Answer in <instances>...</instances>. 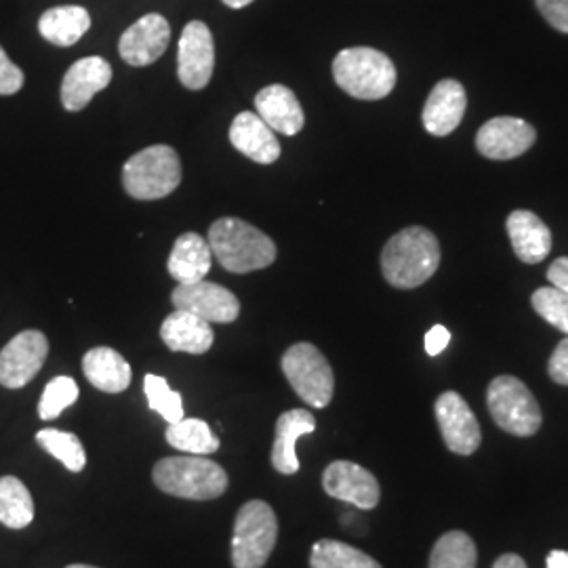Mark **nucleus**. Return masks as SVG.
<instances>
[{
  "mask_svg": "<svg viewBox=\"0 0 568 568\" xmlns=\"http://www.w3.org/2000/svg\"><path fill=\"white\" fill-rule=\"evenodd\" d=\"M440 265L438 239L422 225L394 234L382 253L384 278L396 288H417L427 283Z\"/></svg>",
  "mask_w": 568,
  "mask_h": 568,
  "instance_id": "f257e3e1",
  "label": "nucleus"
},
{
  "mask_svg": "<svg viewBox=\"0 0 568 568\" xmlns=\"http://www.w3.org/2000/svg\"><path fill=\"white\" fill-rule=\"evenodd\" d=\"M209 246L213 257L232 274L264 270L276 260L274 241L255 225L236 217L217 220L209 227Z\"/></svg>",
  "mask_w": 568,
  "mask_h": 568,
  "instance_id": "f03ea898",
  "label": "nucleus"
},
{
  "mask_svg": "<svg viewBox=\"0 0 568 568\" xmlns=\"http://www.w3.org/2000/svg\"><path fill=\"white\" fill-rule=\"evenodd\" d=\"M333 77L347 95L365 102L387 98L396 87V65L371 47H352L333 60Z\"/></svg>",
  "mask_w": 568,
  "mask_h": 568,
  "instance_id": "7ed1b4c3",
  "label": "nucleus"
},
{
  "mask_svg": "<svg viewBox=\"0 0 568 568\" xmlns=\"http://www.w3.org/2000/svg\"><path fill=\"white\" fill-rule=\"evenodd\" d=\"M152 478L166 495L192 501L217 499L227 488L224 467L204 459L203 455L164 457L154 466Z\"/></svg>",
  "mask_w": 568,
  "mask_h": 568,
  "instance_id": "20e7f679",
  "label": "nucleus"
},
{
  "mask_svg": "<svg viewBox=\"0 0 568 568\" xmlns=\"http://www.w3.org/2000/svg\"><path fill=\"white\" fill-rule=\"evenodd\" d=\"M182 183V161L169 145H150L122 166V185L138 201H159Z\"/></svg>",
  "mask_w": 568,
  "mask_h": 568,
  "instance_id": "39448f33",
  "label": "nucleus"
},
{
  "mask_svg": "<svg viewBox=\"0 0 568 568\" xmlns=\"http://www.w3.org/2000/svg\"><path fill=\"white\" fill-rule=\"evenodd\" d=\"M278 539V518L265 501H246L236 514L232 537L234 568H264Z\"/></svg>",
  "mask_w": 568,
  "mask_h": 568,
  "instance_id": "423d86ee",
  "label": "nucleus"
},
{
  "mask_svg": "<svg viewBox=\"0 0 568 568\" xmlns=\"http://www.w3.org/2000/svg\"><path fill=\"white\" fill-rule=\"evenodd\" d=\"M490 417L504 432L514 436H532L541 427V408L520 379L501 375L490 382L487 392Z\"/></svg>",
  "mask_w": 568,
  "mask_h": 568,
  "instance_id": "0eeeda50",
  "label": "nucleus"
},
{
  "mask_svg": "<svg viewBox=\"0 0 568 568\" xmlns=\"http://www.w3.org/2000/svg\"><path fill=\"white\" fill-rule=\"evenodd\" d=\"M283 373L295 394L307 405L325 408L333 400V368L316 345H291L284 352Z\"/></svg>",
  "mask_w": 568,
  "mask_h": 568,
  "instance_id": "6e6552de",
  "label": "nucleus"
},
{
  "mask_svg": "<svg viewBox=\"0 0 568 568\" xmlns=\"http://www.w3.org/2000/svg\"><path fill=\"white\" fill-rule=\"evenodd\" d=\"M171 302L175 310H185L211 325H230L241 314V302L232 291L206 281L178 284L171 293Z\"/></svg>",
  "mask_w": 568,
  "mask_h": 568,
  "instance_id": "1a4fd4ad",
  "label": "nucleus"
},
{
  "mask_svg": "<svg viewBox=\"0 0 568 568\" xmlns=\"http://www.w3.org/2000/svg\"><path fill=\"white\" fill-rule=\"evenodd\" d=\"M49 354V342L41 331H23L0 352V386L20 389L41 371Z\"/></svg>",
  "mask_w": 568,
  "mask_h": 568,
  "instance_id": "9d476101",
  "label": "nucleus"
},
{
  "mask_svg": "<svg viewBox=\"0 0 568 568\" xmlns=\"http://www.w3.org/2000/svg\"><path fill=\"white\" fill-rule=\"evenodd\" d=\"M215 70V42L209 26L203 21H190L183 28L178 49V77L185 89L201 91Z\"/></svg>",
  "mask_w": 568,
  "mask_h": 568,
  "instance_id": "9b49d317",
  "label": "nucleus"
},
{
  "mask_svg": "<svg viewBox=\"0 0 568 568\" xmlns=\"http://www.w3.org/2000/svg\"><path fill=\"white\" fill-rule=\"evenodd\" d=\"M436 419L448 450L457 455H471L483 443V432L471 408L457 392H445L436 400Z\"/></svg>",
  "mask_w": 568,
  "mask_h": 568,
  "instance_id": "f8f14e48",
  "label": "nucleus"
},
{
  "mask_svg": "<svg viewBox=\"0 0 568 568\" xmlns=\"http://www.w3.org/2000/svg\"><path fill=\"white\" fill-rule=\"evenodd\" d=\"M323 488L333 499L352 504L358 509L377 508L382 488L377 478L358 464L333 462L323 474Z\"/></svg>",
  "mask_w": 568,
  "mask_h": 568,
  "instance_id": "ddd939ff",
  "label": "nucleus"
},
{
  "mask_svg": "<svg viewBox=\"0 0 568 568\" xmlns=\"http://www.w3.org/2000/svg\"><path fill=\"white\" fill-rule=\"evenodd\" d=\"M535 140L537 133L527 121L499 116L480 126L476 135V148L490 161H511L528 152Z\"/></svg>",
  "mask_w": 568,
  "mask_h": 568,
  "instance_id": "4468645a",
  "label": "nucleus"
},
{
  "mask_svg": "<svg viewBox=\"0 0 568 568\" xmlns=\"http://www.w3.org/2000/svg\"><path fill=\"white\" fill-rule=\"evenodd\" d=\"M171 41V26L161 13H148L124 30L119 53L129 65L143 68L161 60Z\"/></svg>",
  "mask_w": 568,
  "mask_h": 568,
  "instance_id": "2eb2a0df",
  "label": "nucleus"
},
{
  "mask_svg": "<svg viewBox=\"0 0 568 568\" xmlns=\"http://www.w3.org/2000/svg\"><path fill=\"white\" fill-rule=\"evenodd\" d=\"M112 81V65L103 58H82L70 65L61 82V103L68 112H81Z\"/></svg>",
  "mask_w": 568,
  "mask_h": 568,
  "instance_id": "dca6fc26",
  "label": "nucleus"
},
{
  "mask_svg": "<svg viewBox=\"0 0 568 568\" xmlns=\"http://www.w3.org/2000/svg\"><path fill=\"white\" fill-rule=\"evenodd\" d=\"M466 108V89L462 82L453 79L438 82L424 105V126L427 133L447 138L464 121Z\"/></svg>",
  "mask_w": 568,
  "mask_h": 568,
  "instance_id": "f3484780",
  "label": "nucleus"
},
{
  "mask_svg": "<svg viewBox=\"0 0 568 568\" xmlns=\"http://www.w3.org/2000/svg\"><path fill=\"white\" fill-rule=\"evenodd\" d=\"M230 142L246 159L260 164H272L281 156L276 133L255 112H241L230 126Z\"/></svg>",
  "mask_w": 568,
  "mask_h": 568,
  "instance_id": "a211bd4d",
  "label": "nucleus"
},
{
  "mask_svg": "<svg viewBox=\"0 0 568 568\" xmlns=\"http://www.w3.org/2000/svg\"><path fill=\"white\" fill-rule=\"evenodd\" d=\"M260 119L276 133L297 135L304 129V110L295 93L284 84H270L255 98Z\"/></svg>",
  "mask_w": 568,
  "mask_h": 568,
  "instance_id": "6ab92c4d",
  "label": "nucleus"
},
{
  "mask_svg": "<svg viewBox=\"0 0 568 568\" xmlns=\"http://www.w3.org/2000/svg\"><path fill=\"white\" fill-rule=\"evenodd\" d=\"M316 429V419L305 408H293L286 410L276 422V436L272 447V466L284 476L300 471V459H297V440L312 434Z\"/></svg>",
  "mask_w": 568,
  "mask_h": 568,
  "instance_id": "aec40b11",
  "label": "nucleus"
},
{
  "mask_svg": "<svg viewBox=\"0 0 568 568\" xmlns=\"http://www.w3.org/2000/svg\"><path fill=\"white\" fill-rule=\"evenodd\" d=\"M508 236L514 253L525 264H541L551 251V232L532 211H511L508 217Z\"/></svg>",
  "mask_w": 568,
  "mask_h": 568,
  "instance_id": "412c9836",
  "label": "nucleus"
},
{
  "mask_svg": "<svg viewBox=\"0 0 568 568\" xmlns=\"http://www.w3.org/2000/svg\"><path fill=\"white\" fill-rule=\"evenodd\" d=\"M213 265V251L209 241H204L196 232H185L175 244L169 255L166 270L178 284H192L204 281Z\"/></svg>",
  "mask_w": 568,
  "mask_h": 568,
  "instance_id": "4be33fe9",
  "label": "nucleus"
},
{
  "mask_svg": "<svg viewBox=\"0 0 568 568\" xmlns=\"http://www.w3.org/2000/svg\"><path fill=\"white\" fill-rule=\"evenodd\" d=\"M161 337L169 349L187 354H204L215 342L211 323L185 310H175L164 318Z\"/></svg>",
  "mask_w": 568,
  "mask_h": 568,
  "instance_id": "5701e85b",
  "label": "nucleus"
},
{
  "mask_svg": "<svg viewBox=\"0 0 568 568\" xmlns=\"http://www.w3.org/2000/svg\"><path fill=\"white\" fill-rule=\"evenodd\" d=\"M89 384L105 394H121L131 386V366L112 347H93L82 358Z\"/></svg>",
  "mask_w": 568,
  "mask_h": 568,
  "instance_id": "b1692460",
  "label": "nucleus"
},
{
  "mask_svg": "<svg viewBox=\"0 0 568 568\" xmlns=\"http://www.w3.org/2000/svg\"><path fill=\"white\" fill-rule=\"evenodd\" d=\"M91 28V16L84 7L65 4L53 7L42 13L39 32L44 41L58 47H72L81 41Z\"/></svg>",
  "mask_w": 568,
  "mask_h": 568,
  "instance_id": "393cba45",
  "label": "nucleus"
},
{
  "mask_svg": "<svg viewBox=\"0 0 568 568\" xmlns=\"http://www.w3.org/2000/svg\"><path fill=\"white\" fill-rule=\"evenodd\" d=\"M34 520V501L28 487L16 476L0 478V523L7 528L20 530Z\"/></svg>",
  "mask_w": 568,
  "mask_h": 568,
  "instance_id": "a878e982",
  "label": "nucleus"
},
{
  "mask_svg": "<svg viewBox=\"0 0 568 568\" xmlns=\"http://www.w3.org/2000/svg\"><path fill=\"white\" fill-rule=\"evenodd\" d=\"M312 568H382V565L371 558L365 551L352 548L344 541L321 539L314 544L310 554Z\"/></svg>",
  "mask_w": 568,
  "mask_h": 568,
  "instance_id": "bb28decb",
  "label": "nucleus"
},
{
  "mask_svg": "<svg viewBox=\"0 0 568 568\" xmlns=\"http://www.w3.org/2000/svg\"><path fill=\"white\" fill-rule=\"evenodd\" d=\"M166 443L190 455H209L220 448V438L213 434V429L206 422L185 419V417L178 424H169Z\"/></svg>",
  "mask_w": 568,
  "mask_h": 568,
  "instance_id": "cd10ccee",
  "label": "nucleus"
},
{
  "mask_svg": "<svg viewBox=\"0 0 568 568\" xmlns=\"http://www.w3.org/2000/svg\"><path fill=\"white\" fill-rule=\"evenodd\" d=\"M478 551L464 530L445 532L429 556V568H476Z\"/></svg>",
  "mask_w": 568,
  "mask_h": 568,
  "instance_id": "c85d7f7f",
  "label": "nucleus"
},
{
  "mask_svg": "<svg viewBox=\"0 0 568 568\" xmlns=\"http://www.w3.org/2000/svg\"><path fill=\"white\" fill-rule=\"evenodd\" d=\"M37 443L70 471H82L87 466V453H84L81 438L77 434L49 427V429H41L37 434Z\"/></svg>",
  "mask_w": 568,
  "mask_h": 568,
  "instance_id": "c756f323",
  "label": "nucleus"
},
{
  "mask_svg": "<svg viewBox=\"0 0 568 568\" xmlns=\"http://www.w3.org/2000/svg\"><path fill=\"white\" fill-rule=\"evenodd\" d=\"M143 392H145V398H148V406L152 410H156L169 424L182 422V394L173 392L164 377L145 375L143 377Z\"/></svg>",
  "mask_w": 568,
  "mask_h": 568,
  "instance_id": "7c9ffc66",
  "label": "nucleus"
},
{
  "mask_svg": "<svg viewBox=\"0 0 568 568\" xmlns=\"http://www.w3.org/2000/svg\"><path fill=\"white\" fill-rule=\"evenodd\" d=\"M79 384L72 377H55L51 379L44 392H42L41 403H39V415L44 422H51L60 417L61 413L68 406L74 405L79 400Z\"/></svg>",
  "mask_w": 568,
  "mask_h": 568,
  "instance_id": "2f4dec72",
  "label": "nucleus"
},
{
  "mask_svg": "<svg viewBox=\"0 0 568 568\" xmlns=\"http://www.w3.org/2000/svg\"><path fill=\"white\" fill-rule=\"evenodd\" d=\"M530 304L546 323L568 335V293L556 286H544L532 293Z\"/></svg>",
  "mask_w": 568,
  "mask_h": 568,
  "instance_id": "473e14b6",
  "label": "nucleus"
},
{
  "mask_svg": "<svg viewBox=\"0 0 568 568\" xmlns=\"http://www.w3.org/2000/svg\"><path fill=\"white\" fill-rule=\"evenodd\" d=\"M23 87V72L0 47V95H16Z\"/></svg>",
  "mask_w": 568,
  "mask_h": 568,
  "instance_id": "72a5a7b5",
  "label": "nucleus"
},
{
  "mask_svg": "<svg viewBox=\"0 0 568 568\" xmlns=\"http://www.w3.org/2000/svg\"><path fill=\"white\" fill-rule=\"evenodd\" d=\"M535 4L551 28L568 34V0H535Z\"/></svg>",
  "mask_w": 568,
  "mask_h": 568,
  "instance_id": "f704fd0d",
  "label": "nucleus"
},
{
  "mask_svg": "<svg viewBox=\"0 0 568 568\" xmlns=\"http://www.w3.org/2000/svg\"><path fill=\"white\" fill-rule=\"evenodd\" d=\"M549 377L560 384V386H568V337L562 339L558 347L554 349L551 358H549Z\"/></svg>",
  "mask_w": 568,
  "mask_h": 568,
  "instance_id": "c9c22d12",
  "label": "nucleus"
},
{
  "mask_svg": "<svg viewBox=\"0 0 568 568\" xmlns=\"http://www.w3.org/2000/svg\"><path fill=\"white\" fill-rule=\"evenodd\" d=\"M450 344V331L447 326L436 325L427 331L426 335V352L429 356H438L447 349Z\"/></svg>",
  "mask_w": 568,
  "mask_h": 568,
  "instance_id": "e433bc0d",
  "label": "nucleus"
},
{
  "mask_svg": "<svg viewBox=\"0 0 568 568\" xmlns=\"http://www.w3.org/2000/svg\"><path fill=\"white\" fill-rule=\"evenodd\" d=\"M548 278L551 286L568 293V257H558L551 262L548 270Z\"/></svg>",
  "mask_w": 568,
  "mask_h": 568,
  "instance_id": "4c0bfd02",
  "label": "nucleus"
},
{
  "mask_svg": "<svg viewBox=\"0 0 568 568\" xmlns=\"http://www.w3.org/2000/svg\"><path fill=\"white\" fill-rule=\"evenodd\" d=\"M493 568H527V562L518 554H506V556L497 558Z\"/></svg>",
  "mask_w": 568,
  "mask_h": 568,
  "instance_id": "58836bf2",
  "label": "nucleus"
},
{
  "mask_svg": "<svg viewBox=\"0 0 568 568\" xmlns=\"http://www.w3.org/2000/svg\"><path fill=\"white\" fill-rule=\"evenodd\" d=\"M548 568H568V551L565 549H554L548 554Z\"/></svg>",
  "mask_w": 568,
  "mask_h": 568,
  "instance_id": "ea45409f",
  "label": "nucleus"
},
{
  "mask_svg": "<svg viewBox=\"0 0 568 568\" xmlns=\"http://www.w3.org/2000/svg\"><path fill=\"white\" fill-rule=\"evenodd\" d=\"M225 7H230V9H243L246 4H251L253 0H222Z\"/></svg>",
  "mask_w": 568,
  "mask_h": 568,
  "instance_id": "a19ab883",
  "label": "nucleus"
},
{
  "mask_svg": "<svg viewBox=\"0 0 568 568\" xmlns=\"http://www.w3.org/2000/svg\"><path fill=\"white\" fill-rule=\"evenodd\" d=\"M65 568H98V567H89V565H70V567Z\"/></svg>",
  "mask_w": 568,
  "mask_h": 568,
  "instance_id": "79ce46f5",
  "label": "nucleus"
}]
</instances>
